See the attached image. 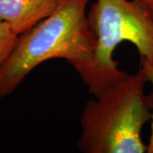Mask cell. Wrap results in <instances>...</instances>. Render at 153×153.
<instances>
[{
    "label": "cell",
    "mask_w": 153,
    "mask_h": 153,
    "mask_svg": "<svg viewBox=\"0 0 153 153\" xmlns=\"http://www.w3.org/2000/svg\"><path fill=\"white\" fill-rule=\"evenodd\" d=\"M139 72L145 76L147 82H150L153 86V61L149 60L145 57H140V64ZM152 133L149 138V142L146 146V152L153 153V111L152 116Z\"/></svg>",
    "instance_id": "cell-6"
},
{
    "label": "cell",
    "mask_w": 153,
    "mask_h": 153,
    "mask_svg": "<svg viewBox=\"0 0 153 153\" xmlns=\"http://www.w3.org/2000/svg\"><path fill=\"white\" fill-rule=\"evenodd\" d=\"M17 37L18 35L6 22L0 21V67L10 55Z\"/></svg>",
    "instance_id": "cell-5"
},
{
    "label": "cell",
    "mask_w": 153,
    "mask_h": 153,
    "mask_svg": "<svg viewBox=\"0 0 153 153\" xmlns=\"http://www.w3.org/2000/svg\"><path fill=\"white\" fill-rule=\"evenodd\" d=\"M136 1L141 4L153 16V0H136Z\"/></svg>",
    "instance_id": "cell-7"
},
{
    "label": "cell",
    "mask_w": 153,
    "mask_h": 153,
    "mask_svg": "<svg viewBox=\"0 0 153 153\" xmlns=\"http://www.w3.org/2000/svg\"><path fill=\"white\" fill-rule=\"evenodd\" d=\"M90 0H62L49 16L20 34L10 55L0 67V98L13 93L36 67L52 59L71 66L92 58L95 38L88 22Z\"/></svg>",
    "instance_id": "cell-1"
},
{
    "label": "cell",
    "mask_w": 153,
    "mask_h": 153,
    "mask_svg": "<svg viewBox=\"0 0 153 153\" xmlns=\"http://www.w3.org/2000/svg\"><path fill=\"white\" fill-rule=\"evenodd\" d=\"M139 71L127 74L89 100L81 115L77 147L84 153H144L143 126L152 119L153 94Z\"/></svg>",
    "instance_id": "cell-2"
},
{
    "label": "cell",
    "mask_w": 153,
    "mask_h": 153,
    "mask_svg": "<svg viewBox=\"0 0 153 153\" xmlns=\"http://www.w3.org/2000/svg\"><path fill=\"white\" fill-rule=\"evenodd\" d=\"M62 0H0V21L19 36L49 16Z\"/></svg>",
    "instance_id": "cell-4"
},
{
    "label": "cell",
    "mask_w": 153,
    "mask_h": 153,
    "mask_svg": "<svg viewBox=\"0 0 153 153\" xmlns=\"http://www.w3.org/2000/svg\"><path fill=\"white\" fill-rule=\"evenodd\" d=\"M95 38L90 60L73 66L94 96L128 74L112 58L123 42L135 46L140 57L153 61V16L136 0H95L87 14Z\"/></svg>",
    "instance_id": "cell-3"
}]
</instances>
